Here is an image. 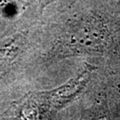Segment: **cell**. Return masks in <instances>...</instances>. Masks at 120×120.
I'll return each instance as SVG.
<instances>
[{
    "label": "cell",
    "instance_id": "6da1fadb",
    "mask_svg": "<svg viewBox=\"0 0 120 120\" xmlns=\"http://www.w3.org/2000/svg\"><path fill=\"white\" fill-rule=\"evenodd\" d=\"M115 43V35L103 17L86 14L69 21L58 41L60 57L102 54Z\"/></svg>",
    "mask_w": 120,
    "mask_h": 120
},
{
    "label": "cell",
    "instance_id": "7a4b0ae2",
    "mask_svg": "<svg viewBox=\"0 0 120 120\" xmlns=\"http://www.w3.org/2000/svg\"><path fill=\"white\" fill-rule=\"evenodd\" d=\"M94 69L86 66L76 77H73L62 86L46 93H41L32 97L23 109L24 115L36 117L51 110H58L72 101L88 83Z\"/></svg>",
    "mask_w": 120,
    "mask_h": 120
},
{
    "label": "cell",
    "instance_id": "3957f363",
    "mask_svg": "<svg viewBox=\"0 0 120 120\" xmlns=\"http://www.w3.org/2000/svg\"><path fill=\"white\" fill-rule=\"evenodd\" d=\"M52 1H54V0H46L47 3H50V2H52Z\"/></svg>",
    "mask_w": 120,
    "mask_h": 120
},
{
    "label": "cell",
    "instance_id": "277c9868",
    "mask_svg": "<svg viewBox=\"0 0 120 120\" xmlns=\"http://www.w3.org/2000/svg\"><path fill=\"white\" fill-rule=\"evenodd\" d=\"M119 100H120V87H119Z\"/></svg>",
    "mask_w": 120,
    "mask_h": 120
}]
</instances>
